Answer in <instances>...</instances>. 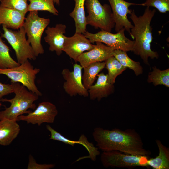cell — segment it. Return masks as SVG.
I'll return each mask as SVG.
<instances>
[{"label":"cell","instance_id":"1","mask_svg":"<svg viewBox=\"0 0 169 169\" xmlns=\"http://www.w3.org/2000/svg\"><path fill=\"white\" fill-rule=\"evenodd\" d=\"M92 136L98 148L103 151H117L129 154L148 156L151 152L144 147L140 135L134 129L111 130L96 127Z\"/></svg>","mask_w":169,"mask_h":169},{"label":"cell","instance_id":"2","mask_svg":"<svg viewBox=\"0 0 169 169\" xmlns=\"http://www.w3.org/2000/svg\"><path fill=\"white\" fill-rule=\"evenodd\" d=\"M156 12V9L151 10L147 7L142 15L138 16L132 10L130 16L133 23L129 33L134 42L132 51L148 65H149V58L157 59L159 56L158 52L151 48L153 38L151 23Z\"/></svg>","mask_w":169,"mask_h":169},{"label":"cell","instance_id":"3","mask_svg":"<svg viewBox=\"0 0 169 169\" xmlns=\"http://www.w3.org/2000/svg\"><path fill=\"white\" fill-rule=\"evenodd\" d=\"M11 84L15 95L11 99L2 98L0 99L1 102H8L11 104L9 107H6L4 110L1 111L0 120L7 118L17 121L18 116L30 111L28 110V109L34 110L36 108L34 102L38 99L39 96L29 90L19 83Z\"/></svg>","mask_w":169,"mask_h":169},{"label":"cell","instance_id":"4","mask_svg":"<svg viewBox=\"0 0 169 169\" xmlns=\"http://www.w3.org/2000/svg\"><path fill=\"white\" fill-rule=\"evenodd\" d=\"M85 4L88 13L86 17L87 24L111 32L115 23L110 6L102 5L99 0H85Z\"/></svg>","mask_w":169,"mask_h":169},{"label":"cell","instance_id":"5","mask_svg":"<svg viewBox=\"0 0 169 169\" xmlns=\"http://www.w3.org/2000/svg\"><path fill=\"white\" fill-rule=\"evenodd\" d=\"M50 23L49 18L39 17L37 11H29L25 17L23 26L28 37L27 40L36 57L44 53L41 39L44 30Z\"/></svg>","mask_w":169,"mask_h":169},{"label":"cell","instance_id":"6","mask_svg":"<svg viewBox=\"0 0 169 169\" xmlns=\"http://www.w3.org/2000/svg\"><path fill=\"white\" fill-rule=\"evenodd\" d=\"M2 38H5L14 50L18 62L21 64L28 60L36 59L34 51L26 38V33L23 26L17 30H13L2 25Z\"/></svg>","mask_w":169,"mask_h":169},{"label":"cell","instance_id":"7","mask_svg":"<svg viewBox=\"0 0 169 169\" xmlns=\"http://www.w3.org/2000/svg\"><path fill=\"white\" fill-rule=\"evenodd\" d=\"M40 71L39 69L34 68L28 60L14 67L0 69V74L7 76L10 79L11 83H19L30 91L41 96L42 93L35 82L36 75Z\"/></svg>","mask_w":169,"mask_h":169},{"label":"cell","instance_id":"8","mask_svg":"<svg viewBox=\"0 0 169 169\" xmlns=\"http://www.w3.org/2000/svg\"><path fill=\"white\" fill-rule=\"evenodd\" d=\"M148 156L125 153L117 151H103L100 157L105 167H109L131 168L142 166L148 168Z\"/></svg>","mask_w":169,"mask_h":169},{"label":"cell","instance_id":"9","mask_svg":"<svg viewBox=\"0 0 169 169\" xmlns=\"http://www.w3.org/2000/svg\"><path fill=\"white\" fill-rule=\"evenodd\" d=\"M125 30L123 28L116 33L102 30L93 33L86 31L84 34L92 43L100 42L114 50H120L126 52L132 51L134 40H131L125 36Z\"/></svg>","mask_w":169,"mask_h":169},{"label":"cell","instance_id":"10","mask_svg":"<svg viewBox=\"0 0 169 169\" xmlns=\"http://www.w3.org/2000/svg\"><path fill=\"white\" fill-rule=\"evenodd\" d=\"M82 69L80 64H76L74 65L73 71L67 68L64 69L62 71V75L65 80L63 88L65 92L71 97L77 95L85 97L89 96L88 90L82 82Z\"/></svg>","mask_w":169,"mask_h":169},{"label":"cell","instance_id":"11","mask_svg":"<svg viewBox=\"0 0 169 169\" xmlns=\"http://www.w3.org/2000/svg\"><path fill=\"white\" fill-rule=\"evenodd\" d=\"M58 113L55 105L49 102H43L38 104L33 111H30L27 115L18 116L17 121H25L28 124L40 126L44 123H53Z\"/></svg>","mask_w":169,"mask_h":169},{"label":"cell","instance_id":"12","mask_svg":"<svg viewBox=\"0 0 169 169\" xmlns=\"http://www.w3.org/2000/svg\"><path fill=\"white\" fill-rule=\"evenodd\" d=\"M111 7L115 23V30L118 32L123 28L129 33L133 25L127 18L132 10L129 7L131 5H138L124 0H108Z\"/></svg>","mask_w":169,"mask_h":169},{"label":"cell","instance_id":"13","mask_svg":"<svg viewBox=\"0 0 169 169\" xmlns=\"http://www.w3.org/2000/svg\"><path fill=\"white\" fill-rule=\"evenodd\" d=\"M95 45L84 34L75 33L71 37H65L63 51L76 62L82 53L91 49Z\"/></svg>","mask_w":169,"mask_h":169},{"label":"cell","instance_id":"14","mask_svg":"<svg viewBox=\"0 0 169 169\" xmlns=\"http://www.w3.org/2000/svg\"><path fill=\"white\" fill-rule=\"evenodd\" d=\"M95 43L93 48L83 53L78 57L77 62L83 68L93 63L105 61L113 56V49L101 42Z\"/></svg>","mask_w":169,"mask_h":169},{"label":"cell","instance_id":"15","mask_svg":"<svg viewBox=\"0 0 169 169\" xmlns=\"http://www.w3.org/2000/svg\"><path fill=\"white\" fill-rule=\"evenodd\" d=\"M66 28L65 24H57L55 27H48L45 30L46 35L44 39L49 45V50L55 51L58 56L60 55L63 52Z\"/></svg>","mask_w":169,"mask_h":169},{"label":"cell","instance_id":"16","mask_svg":"<svg viewBox=\"0 0 169 169\" xmlns=\"http://www.w3.org/2000/svg\"><path fill=\"white\" fill-rule=\"evenodd\" d=\"M96 82L88 90L90 99L100 101L104 98L107 97L114 91L113 84L109 81L107 74L102 72L97 76Z\"/></svg>","mask_w":169,"mask_h":169},{"label":"cell","instance_id":"17","mask_svg":"<svg viewBox=\"0 0 169 169\" xmlns=\"http://www.w3.org/2000/svg\"><path fill=\"white\" fill-rule=\"evenodd\" d=\"M46 127L50 133L49 139L59 141L72 146H74L76 144H81L85 147L89 153L87 157L89 158H94L99 154L100 152L98 150V148L95 147L92 143L89 142L84 135H82L78 141H73L63 136L49 125H47Z\"/></svg>","mask_w":169,"mask_h":169},{"label":"cell","instance_id":"18","mask_svg":"<svg viewBox=\"0 0 169 169\" xmlns=\"http://www.w3.org/2000/svg\"><path fill=\"white\" fill-rule=\"evenodd\" d=\"M25 15L19 11L0 6V26L18 30L23 26Z\"/></svg>","mask_w":169,"mask_h":169},{"label":"cell","instance_id":"19","mask_svg":"<svg viewBox=\"0 0 169 169\" xmlns=\"http://www.w3.org/2000/svg\"><path fill=\"white\" fill-rule=\"evenodd\" d=\"M15 120L4 118L0 120V145H9L20 131L19 125Z\"/></svg>","mask_w":169,"mask_h":169},{"label":"cell","instance_id":"20","mask_svg":"<svg viewBox=\"0 0 169 169\" xmlns=\"http://www.w3.org/2000/svg\"><path fill=\"white\" fill-rule=\"evenodd\" d=\"M75 6L69 15L74 20L75 33L84 34L86 31L87 23L84 10L85 0H74Z\"/></svg>","mask_w":169,"mask_h":169},{"label":"cell","instance_id":"21","mask_svg":"<svg viewBox=\"0 0 169 169\" xmlns=\"http://www.w3.org/2000/svg\"><path fill=\"white\" fill-rule=\"evenodd\" d=\"M156 141L159 150L158 155L154 158H149L147 165L153 169H169V148L159 140Z\"/></svg>","mask_w":169,"mask_h":169},{"label":"cell","instance_id":"22","mask_svg":"<svg viewBox=\"0 0 169 169\" xmlns=\"http://www.w3.org/2000/svg\"><path fill=\"white\" fill-rule=\"evenodd\" d=\"M105 62L91 63L83 68L82 81L85 87L88 89L93 84L99 73L105 68Z\"/></svg>","mask_w":169,"mask_h":169},{"label":"cell","instance_id":"23","mask_svg":"<svg viewBox=\"0 0 169 169\" xmlns=\"http://www.w3.org/2000/svg\"><path fill=\"white\" fill-rule=\"evenodd\" d=\"M113 56L122 66L132 70L136 76L143 73V68L140 62L131 59L127 54V52L120 50H114L113 51Z\"/></svg>","mask_w":169,"mask_h":169},{"label":"cell","instance_id":"24","mask_svg":"<svg viewBox=\"0 0 169 169\" xmlns=\"http://www.w3.org/2000/svg\"><path fill=\"white\" fill-rule=\"evenodd\" d=\"M152 71L149 73L147 81L152 83L155 86L162 85L169 87V69L161 70L156 66L152 67Z\"/></svg>","mask_w":169,"mask_h":169},{"label":"cell","instance_id":"25","mask_svg":"<svg viewBox=\"0 0 169 169\" xmlns=\"http://www.w3.org/2000/svg\"><path fill=\"white\" fill-rule=\"evenodd\" d=\"M9 47L3 41L0 36V69L14 67L20 64L10 56Z\"/></svg>","mask_w":169,"mask_h":169},{"label":"cell","instance_id":"26","mask_svg":"<svg viewBox=\"0 0 169 169\" xmlns=\"http://www.w3.org/2000/svg\"><path fill=\"white\" fill-rule=\"evenodd\" d=\"M30 2L28 12L42 11L49 12L58 16L59 12L54 6L53 0H27Z\"/></svg>","mask_w":169,"mask_h":169},{"label":"cell","instance_id":"27","mask_svg":"<svg viewBox=\"0 0 169 169\" xmlns=\"http://www.w3.org/2000/svg\"><path fill=\"white\" fill-rule=\"evenodd\" d=\"M27 0H1L0 6L14 9L25 14L28 12Z\"/></svg>","mask_w":169,"mask_h":169},{"label":"cell","instance_id":"28","mask_svg":"<svg viewBox=\"0 0 169 169\" xmlns=\"http://www.w3.org/2000/svg\"><path fill=\"white\" fill-rule=\"evenodd\" d=\"M138 5L146 7H154L161 13L169 11V0H146Z\"/></svg>","mask_w":169,"mask_h":169},{"label":"cell","instance_id":"29","mask_svg":"<svg viewBox=\"0 0 169 169\" xmlns=\"http://www.w3.org/2000/svg\"><path fill=\"white\" fill-rule=\"evenodd\" d=\"M28 169H50L54 168V165L50 164H40L36 162V160L31 155L29 156Z\"/></svg>","mask_w":169,"mask_h":169},{"label":"cell","instance_id":"30","mask_svg":"<svg viewBox=\"0 0 169 169\" xmlns=\"http://www.w3.org/2000/svg\"><path fill=\"white\" fill-rule=\"evenodd\" d=\"M105 67L108 71V79L110 82L113 84L115 82V79L118 76L116 69L112 64L110 58L105 61Z\"/></svg>","mask_w":169,"mask_h":169},{"label":"cell","instance_id":"31","mask_svg":"<svg viewBox=\"0 0 169 169\" xmlns=\"http://www.w3.org/2000/svg\"><path fill=\"white\" fill-rule=\"evenodd\" d=\"M13 93V89L11 84H3L0 82V99L3 97Z\"/></svg>","mask_w":169,"mask_h":169},{"label":"cell","instance_id":"32","mask_svg":"<svg viewBox=\"0 0 169 169\" xmlns=\"http://www.w3.org/2000/svg\"><path fill=\"white\" fill-rule=\"evenodd\" d=\"M54 3H56L57 5L59 6L60 5V0H53Z\"/></svg>","mask_w":169,"mask_h":169},{"label":"cell","instance_id":"33","mask_svg":"<svg viewBox=\"0 0 169 169\" xmlns=\"http://www.w3.org/2000/svg\"><path fill=\"white\" fill-rule=\"evenodd\" d=\"M1 106H2V103H1V101H0V114L1 111H0V108H1Z\"/></svg>","mask_w":169,"mask_h":169},{"label":"cell","instance_id":"34","mask_svg":"<svg viewBox=\"0 0 169 169\" xmlns=\"http://www.w3.org/2000/svg\"></svg>","mask_w":169,"mask_h":169}]
</instances>
